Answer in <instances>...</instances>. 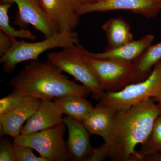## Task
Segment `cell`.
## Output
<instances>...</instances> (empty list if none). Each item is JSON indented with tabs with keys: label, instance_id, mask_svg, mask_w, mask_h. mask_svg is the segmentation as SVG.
Here are the masks:
<instances>
[{
	"label": "cell",
	"instance_id": "obj_18",
	"mask_svg": "<svg viewBox=\"0 0 161 161\" xmlns=\"http://www.w3.org/2000/svg\"><path fill=\"white\" fill-rule=\"evenodd\" d=\"M85 97L67 95L53 100L60 107L63 114L82 122L94 107Z\"/></svg>",
	"mask_w": 161,
	"mask_h": 161
},
{
	"label": "cell",
	"instance_id": "obj_3",
	"mask_svg": "<svg viewBox=\"0 0 161 161\" xmlns=\"http://www.w3.org/2000/svg\"><path fill=\"white\" fill-rule=\"evenodd\" d=\"M79 43L47 55V59L61 71L71 75L89 90L93 99L99 100L104 90L87 62L88 53Z\"/></svg>",
	"mask_w": 161,
	"mask_h": 161
},
{
	"label": "cell",
	"instance_id": "obj_9",
	"mask_svg": "<svg viewBox=\"0 0 161 161\" xmlns=\"http://www.w3.org/2000/svg\"><path fill=\"white\" fill-rule=\"evenodd\" d=\"M2 3H15L19 15L15 23L19 26L32 25L45 38L58 32L53 21L37 0H1Z\"/></svg>",
	"mask_w": 161,
	"mask_h": 161
},
{
	"label": "cell",
	"instance_id": "obj_14",
	"mask_svg": "<svg viewBox=\"0 0 161 161\" xmlns=\"http://www.w3.org/2000/svg\"><path fill=\"white\" fill-rule=\"evenodd\" d=\"M115 113L109 107L97 104L82 123L90 134L99 136L107 142L114 129Z\"/></svg>",
	"mask_w": 161,
	"mask_h": 161
},
{
	"label": "cell",
	"instance_id": "obj_23",
	"mask_svg": "<svg viewBox=\"0 0 161 161\" xmlns=\"http://www.w3.org/2000/svg\"><path fill=\"white\" fill-rule=\"evenodd\" d=\"M0 161H14L13 153V142L9 139L2 138L0 143Z\"/></svg>",
	"mask_w": 161,
	"mask_h": 161
},
{
	"label": "cell",
	"instance_id": "obj_19",
	"mask_svg": "<svg viewBox=\"0 0 161 161\" xmlns=\"http://www.w3.org/2000/svg\"><path fill=\"white\" fill-rule=\"evenodd\" d=\"M13 4V3H2L0 5V31L15 40L17 38L36 40L37 36L29 30L26 28L17 30L10 25L8 11Z\"/></svg>",
	"mask_w": 161,
	"mask_h": 161
},
{
	"label": "cell",
	"instance_id": "obj_24",
	"mask_svg": "<svg viewBox=\"0 0 161 161\" xmlns=\"http://www.w3.org/2000/svg\"><path fill=\"white\" fill-rule=\"evenodd\" d=\"M15 39L10 38L5 33L0 31V56L1 57L8 51L12 46Z\"/></svg>",
	"mask_w": 161,
	"mask_h": 161
},
{
	"label": "cell",
	"instance_id": "obj_1",
	"mask_svg": "<svg viewBox=\"0 0 161 161\" xmlns=\"http://www.w3.org/2000/svg\"><path fill=\"white\" fill-rule=\"evenodd\" d=\"M161 108L152 98L116 111L114 129L109 139L93 149L87 161H143L136 150L147 140Z\"/></svg>",
	"mask_w": 161,
	"mask_h": 161
},
{
	"label": "cell",
	"instance_id": "obj_25",
	"mask_svg": "<svg viewBox=\"0 0 161 161\" xmlns=\"http://www.w3.org/2000/svg\"><path fill=\"white\" fill-rule=\"evenodd\" d=\"M144 161H161V152L157 153L147 156L145 158Z\"/></svg>",
	"mask_w": 161,
	"mask_h": 161
},
{
	"label": "cell",
	"instance_id": "obj_12",
	"mask_svg": "<svg viewBox=\"0 0 161 161\" xmlns=\"http://www.w3.org/2000/svg\"><path fill=\"white\" fill-rule=\"evenodd\" d=\"M41 102L39 98L27 97L22 104L0 116L1 134L13 138L20 135L23 124L34 115Z\"/></svg>",
	"mask_w": 161,
	"mask_h": 161
},
{
	"label": "cell",
	"instance_id": "obj_13",
	"mask_svg": "<svg viewBox=\"0 0 161 161\" xmlns=\"http://www.w3.org/2000/svg\"><path fill=\"white\" fill-rule=\"evenodd\" d=\"M63 115L54 100H41L38 109L22 127L21 135H29L57 125L63 122Z\"/></svg>",
	"mask_w": 161,
	"mask_h": 161
},
{
	"label": "cell",
	"instance_id": "obj_17",
	"mask_svg": "<svg viewBox=\"0 0 161 161\" xmlns=\"http://www.w3.org/2000/svg\"><path fill=\"white\" fill-rule=\"evenodd\" d=\"M161 60V42L151 44L132 62L133 78L132 83L146 80L153 69Z\"/></svg>",
	"mask_w": 161,
	"mask_h": 161
},
{
	"label": "cell",
	"instance_id": "obj_10",
	"mask_svg": "<svg viewBox=\"0 0 161 161\" xmlns=\"http://www.w3.org/2000/svg\"><path fill=\"white\" fill-rule=\"evenodd\" d=\"M59 32H73L80 21L78 0H39Z\"/></svg>",
	"mask_w": 161,
	"mask_h": 161
},
{
	"label": "cell",
	"instance_id": "obj_7",
	"mask_svg": "<svg viewBox=\"0 0 161 161\" xmlns=\"http://www.w3.org/2000/svg\"><path fill=\"white\" fill-rule=\"evenodd\" d=\"M87 62L105 92H119L132 83V62L93 58L87 51Z\"/></svg>",
	"mask_w": 161,
	"mask_h": 161
},
{
	"label": "cell",
	"instance_id": "obj_26",
	"mask_svg": "<svg viewBox=\"0 0 161 161\" xmlns=\"http://www.w3.org/2000/svg\"><path fill=\"white\" fill-rule=\"evenodd\" d=\"M153 100L161 108V90L155 97L152 98Z\"/></svg>",
	"mask_w": 161,
	"mask_h": 161
},
{
	"label": "cell",
	"instance_id": "obj_28",
	"mask_svg": "<svg viewBox=\"0 0 161 161\" xmlns=\"http://www.w3.org/2000/svg\"><path fill=\"white\" fill-rule=\"evenodd\" d=\"M37 1H38V2H39V0H37Z\"/></svg>",
	"mask_w": 161,
	"mask_h": 161
},
{
	"label": "cell",
	"instance_id": "obj_22",
	"mask_svg": "<svg viewBox=\"0 0 161 161\" xmlns=\"http://www.w3.org/2000/svg\"><path fill=\"white\" fill-rule=\"evenodd\" d=\"M33 149L27 146L15 143L13 142V153L14 161H48L41 156H37Z\"/></svg>",
	"mask_w": 161,
	"mask_h": 161
},
{
	"label": "cell",
	"instance_id": "obj_5",
	"mask_svg": "<svg viewBox=\"0 0 161 161\" xmlns=\"http://www.w3.org/2000/svg\"><path fill=\"white\" fill-rule=\"evenodd\" d=\"M161 90V60L146 80L131 83L118 92H105L98 104L116 112L153 98Z\"/></svg>",
	"mask_w": 161,
	"mask_h": 161
},
{
	"label": "cell",
	"instance_id": "obj_11",
	"mask_svg": "<svg viewBox=\"0 0 161 161\" xmlns=\"http://www.w3.org/2000/svg\"><path fill=\"white\" fill-rule=\"evenodd\" d=\"M68 132L66 142L70 160L87 161L92 155L93 149L90 144V133L83 123L66 116L63 119Z\"/></svg>",
	"mask_w": 161,
	"mask_h": 161
},
{
	"label": "cell",
	"instance_id": "obj_27",
	"mask_svg": "<svg viewBox=\"0 0 161 161\" xmlns=\"http://www.w3.org/2000/svg\"><path fill=\"white\" fill-rule=\"evenodd\" d=\"M81 6L82 5H87V4H92L98 2L99 0H78Z\"/></svg>",
	"mask_w": 161,
	"mask_h": 161
},
{
	"label": "cell",
	"instance_id": "obj_2",
	"mask_svg": "<svg viewBox=\"0 0 161 161\" xmlns=\"http://www.w3.org/2000/svg\"><path fill=\"white\" fill-rule=\"evenodd\" d=\"M60 69L47 59L31 61L7 82L13 90L26 97L52 100L67 96L86 97L91 95L82 85L69 80Z\"/></svg>",
	"mask_w": 161,
	"mask_h": 161
},
{
	"label": "cell",
	"instance_id": "obj_8",
	"mask_svg": "<svg viewBox=\"0 0 161 161\" xmlns=\"http://www.w3.org/2000/svg\"><path fill=\"white\" fill-rule=\"evenodd\" d=\"M114 10H129L133 13L151 19L161 11V0H99L92 4L80 6V16L93 12Z\"/></svg>",
	"mask_w": 161,
	"mask_h": 161
},
{
	"label": "cell",
	"instance_id": "obj_16",
	"mask_svg": "<svg viewBox=\"0 0 161 161\" xmlns=\"http://www.w3.org/2000/svg\"><path fill=\"white\" fill-rule=\"evenodd\" d=\"M107 41L106 50L118 48L133 40L130 23L120 17L112 18L102 26Z\"/></svg>",
	"mask_w": 161,
	"mask_h": 161
},
{
	"label": "cell",
	"instance_id": "obj_21",
	"mask_svg": "<svg viewBox=\"0 0 161 161\" xmlns=\"http://www.w3.org/2000/svg\"><path fill=\"white\" fill-rule=\"evenodd\" d=\"M27 97L23 96L15 90L0 100V116L11 111L24 102Z\"/></svg>",
	"mask_w": 161,
	"mask_h": 161
},
{
	"label": "cell",
	"instance_id": "obj_6",
	"mask_svg": "<svg viewBox=\"0 0 161 161\" xmlns=\"http://www.w3.org/2000/svg\"><path fill=\"white\" fill-rule=\"evenodd\" d=\"M66 127L64 123L29 135H19L14 138L15 143L31 147L48 161L70 160L64 136Z\"/></svg>",
	"mask_w": 161,
	"mask_h": 161
},
{
	"label": "cell",
	"instance_id": "obj_20",
	"mask_svg": "<svg viewBox=\"0 0 161 161\" xmlns=\"http://www.w3.org/2000/svg\"><path fill=\"white\" fill-rule=\"evenodd\" d=\"M141 146L140 149L137 152L144 161L147 156L161 152V114L154 122L148 138Z\"/></svg>",
	"mask_w": 161,
	"mask_h": 161
},
{
	"label": "cell",
	"instance_id": "obj_4",
	"mask_svg": "<svg viewBox=\"0 0 161 161\" xmlns=\"http://www.w3.org/2000/svg\"><path fill=\"white\" fill-rule=\"evenodd\" d=\"M79 43L78 35L75 32H57L52 36L36 42L15 40L10 49L2 56L0 62L3 71L10 74L19 64L24 61H38L43 53L57 48H65Z\"/></svg>",
	"mask_w": 161,
	"mask_h": 161
},
{
	"label": "cell",
	"instance_id": "obj_15",
	"mask_svg": "<svg viewBox=\"0 0 161 161\" xmlns=\"http://www.w3.org/2000/svg\"><path fill=\"white\" fill-rule=\"evenodd\" d=\"M153 35L147 34L138 40H132L115 49L105 50L101 53H92L89 55L93 58L112 59L133 62L154 41Z\"/></svg>",
	"mask_w": 161,
	"mask_h": 161
}]
</instances>
